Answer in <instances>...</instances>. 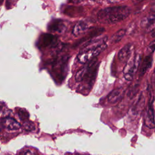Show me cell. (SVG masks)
Returning <instances> with one entry per match:
<instances>
[{
    "label": "cell",
    "mask_w": 155,
    "mask_h": 155,
    "mask_svg": "<svg viewBox=\"0 0 155 155\" xmlns=\"http://www.w3.org/2000/svg\"><path fill=\"white\" fill-rule=\"evenodd\" d=\"M24 128L26 130H28V131H30L31 130H33V124H30L29 122H26L24 124Z\"/></svg>",
    "instance_id": "16"
},
{
    "label": "cell",
    "mask_w": 155,
    "mask_h": 155,
    "mask_svg": "<svg viewBox=\"0 0 155 155\" xmlns=\"http://www.w3.org/2000/svg\"><path fill=\"white\" fill-rule=\"evenodd\" d=\"M142 61V55L136 54L131 60H129L124 70V76L126 80L132 81Z\"/></svg>",
    "instance_id": "4"
},
{
    "label": "cell",
    "mask_w": 155,
    "mask_h": 155,
    "mask_svg": "<svg viewBox=\"0 0 155 155\" xmlns=\"http://www.w3.org/2000/svg\"><path fill=\"white\" fill-rule=\"evenodd\" d=\"M155 21V14L150 15L144 18L141 21V26L143 27H147L151 25Z\"/></svg>",
    "instance_id": "12"
},
{
    "label": "cell",
    "mask_w": 155,
    "mask_h": 155,
    "mask_svg": "<svg viewBox=\"0 0 155 155\" xmlns=\"http://www.w3.org/2000/svg\"><path fill=\"white\" fill-rule=\"evenodd\" d=\"M151 10L155 13V4L151 7Z\"/></svg>",
    "instance_id": "20"
},
{
    "label": "cell",
    "mask_w": 155,
    "mask_h": 155,
    "mask_svg": "<svg viewBox=\"0 0 155 155\" xmlns=\"http://www.w3.org/2000/svg\"><path fill=\"white\" fill-rule=\"evenodd\" d=\"M133 50V45L128 43L124 46L118 53V58L120 61H127L129 59Z\"/></svg>",
    "instance_id": "6"
},
{
    "label": "cell",
    "mask_w": 155,
    "mask_h": 155,
    "mask_svg": "<svg viewBox=\"0 0 155 155\" xmlns=\"http://www.w3.org/2000/svg\"><path fill=\"white\" fill-rule=\"evenodd\" d=\"M153 82L155 84V68H154V73H153Z\"/></svg>",
    "instance_id": "19"
},
{
    "label": "cell",
    "mask_w": 155,
    "mask_h": 155,
    "mask_svg": "<svg viewBox=\"0 0 155 155\" xmlns=\"http://www.w3.org/2000/svg\"><path fill=\"white\" fill-rule=\"evenodd\" d=\"M97 60L94 58L84 67L80 69L75 75L76 82H84L91 85L97 72Z\"/></svg>",
    "instance_id": "3"
},
{
    "label": "cell",
    "mask_w": 155,
    "mask_h": 155,
    "mask_svg": "<svg viewBox=\"0 0 155 155\" xmlns=\"http://www.w3.org/2000/svg\"><path fill=\"white\" fill-rule=\"evenodd\" d=\"M125 33H126V30L125 29H120L112 36L111 38V41L113 43H117L123 38Z\"/></svg>",
    "instance_id": "13"
},
{
    "label": "cell",
    "mask_w": 155,
    "mask_h": 155,
    "mask_svg": "<svg viewBox=\"0 0 155 155\" xmlns=\"http://www.w3.org/2000/svg\"><path fill=\"white\" fill-rule=\"evenodd\" d=\"M56 42L55 37L50 34H44L39 39V46L40 47H47Z\"/></svg>",
    "instance_id": "9"
},
{
    "label": "cell",
    "mask_w": 155,
    "mask_h": 155,
    "mask_svg": "<svg viewBox=\"0 0 155 155\" xmlns=\"http://www.w3.org/2000/svg\"><path fill=\"white\" fill-rule=\"evenodd\" d=\"M2 124L8 130H17L21 128V125L16 120L11 117H5L2 119Z\"/></svg>",
    "instance_id": "8"
},
{
    "label": "cell",
    "mask_w": 155,
    "mask_h": 155,
    "mask_svg": "<svg viewBox=\"0 0 155 155\" xmlns=\"http://www.w3.org/2000/svg\"><path fill=\"white\" fill-rule=\"evenodd\" d=\"M88 24L87 22L79 21L74 26L72 33L74 36L77 37L86 31L88 29Z\"/></svg>",
    "instance_id": "10"
},
{
    "label": "cell",
    "mask_w": 155,
    "mask_h": 155,
    "mask_svg": "<svg viewBox=\"0 0 155 155\" xmlns=\"http://www.w3.org/2000/svg\"><path fill=\"white\" fill-rule=\"evenodd\" d=\"M19 154H34L33 152H31L30 150H27V151L26 150H24V151H21L19 153Z\"/></svg>",
    "instance_id": "17"
},
{
    "label": "cell",
    "mask_w": 155,
    "mask_h": 155,
    "mask_svg": "<svg viewBox=\"0 0 155 155\" xmlns=\"http://www.w3.org/2000/svg\"><path fill=\"white\" fill-rule=\"evenodd\" d=\"M105 1L110 2V3H114V2L119 1L120 0H105Z\"/></svg>",
    "instance_id": "18"
},
{
    "label": "cell",
    "mask_w": 155,
    "mask_h": 155,
    "mask_svg": "<svg viewBox=\"0 0 155 155\" xmlns=\"http://www.w3.org/2000/svg\"><path fill=\"white\" fill-rule=\"evenodd\" d=\"M18 115H19V118L21 120H25V119H28V113L24 110H19Z\"/></svg>",
    "instance_id": "14"
},
{
    "label": "cell",
    "mask_w": 155,
    "mask_h": 155,
    "mask_svg": "<svg viewBox=\"0 0 155 155\" xmlns=\"http://www.w3.org/2000/svg\"><path fill=\"white\" fill-rule=\"evenodd\" d=\"M155 30V24L153 25V27H150V30H151V31H152V30Z\"/></svg>",
    "instance_id": "21"
},
{
    "label": "cell",
    "mask_w": 155,
    "mask_h": 155,
    "mask_svg": "<svg viewBox=\"0 0 155 155\" xmlns=\"http://www.w3.org/2000/svg\"><path fill=\"white\" fill-rule=\"evenodd\" d=\"M130 9L127 6H116L101 10L97 14V19L101 23L113 24L123 21L130 14Z\"/></svg>",
    "instance_id": "2"
},
{
    "label": "cell",
    "mask_w": 155,
    "mask_h": 155,
    "mask_svg": "<svg viewBox=\"0 0 155 155\" xmlns=\"http://www.w3.org/2000/svg\"><path fill=\"white\" fill-rule=\"evenodd\" d=\"M155 50V40L151 41L147 47V52L148 53H152Z\"/></svg>",
    "instance_id": "15"
},
{
    "label": "cell",
    "mask_w": 155,
    "mask_h": 155,
    "mask_svg": "<svg viewBox=\"0 0 155 155\" xmlns=\"http://www.w3.org/2000/svg\"><path fill=\"white\" fill-rule=\"evenodd\" d=\"M153 58L151 55L147 56L143 58V62L141 64L139 70V76H142L147 71V70L151 67L152 64Z\"/></svg>",
    "instance_id": "11"
},
{
    "label": "cell",
    "mask_w": 155,
    "mask_h": 155,
    "mask_svg": "<svg viewBox=\"0 0 155 155\" xmlns=\"http://www.w3.org/2000/svg\"><path fill=\"white\" fill-rule=\"evenodd\" d=\"M154 96L150 93L149 94L148 104L144 116V124L149 128L155 127V110L153 106Z\"/></svg>",
    "instance_id": "5"
},
{
    "label": "cell",
    "mask_w": 155,
    "mask_h": 155,
    "mask_svg": "<svg viewBox=\"0 0 155 155\" xmlns=\"http://www.w3.org/2000/svg\"><path fill=\"white\" fill-rule=\"evenodd\" d=\"M107 36H104L87 41L78 54V61L84 64L96 58L107 47Z\"/></svg>",
    "instance_id": "1"
},
{
    "label": "cell",
    "mask_w": 155,
    "mask_h": 155,
    "mask_svg": "<svg viewBox=\"0 0 155 155\" xmlns=\"http://www.w3.org/2000/svg\"><path fill=\"white\" fill-rule=\"evenodd\" d=\"M124 90L122 88L114 89L108 94L107 96V100L110 103H116L122 98Z\"/></svg>",
    "instance_id": "7"
}]
</instances>
